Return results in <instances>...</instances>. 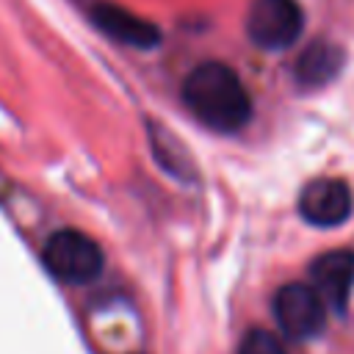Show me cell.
<instances>
[{"label":"cell","mask_w":354,"mask_h":354,"mask_svg":"<svg viewBox=\"0 0 354 354\" xmlns=\"http://www.w3.org/2000/svg\"><path fill=\"white\" fill-rule=\"evenodd\" d=\"M41 260L47 271L69 285H83L100 277L105 257L94 238L80 230H58L47 238L41 249Z\"/></svg>","instance_id":"7a4b0ae2"},{"label":"cell","mask_w":354,"mask_h":354,"mask_svg":"<svg viewBox=\"0 0 354 354\" xmlns=\"http://www.w3.org/2000/svg\"><path fill=\"white\" fill-rule=\"evenodd\" d=\"M238 354H288L282 340L277 335H271L268 329H249L241 337Z\"/></svg>","instance_id":"9c48e42d"},{"label":"cell","mask_w":354,"mask_h":354,"mask_svg":"<svg viewBox=\"0 0 354 354\" xmlns=\"http://www.w3.org/2000/svg\"><path fill=\"white\" fill-rule=\"evenodd\" d=\"M91 19L105 36H111L122 44H130V47L149 50L160 41V30L149 19L133 14L122 6H113V3H97L91 8Z\"/></svg>","instance_id":"52a82bcc"},{"label":"cell","mask_w":354,"mask_h":354,"mask_svg":"<svg viewBox=\"0 0 354 354\" xmlns=\"http://www.w3.org/2000/svg\"><path fill=\"white\" fill-rule=\"evenodd\" d=\"M183 102L202 124L218 133H232L252 116L246 86L235 69L218 61H205L188 72L183 83Z\"/></svg>","instance_id":"6da1fadb"},{"label":"cell","mask_w":354,"mask_h":354,"mask_svg":"<svg viewBox=\"0 0 354 354\" xmlns=\"http://www.w3.org/2000/svg\"><path fill=\"white\" fill-rule=\"evenodd\" d=\"M304 28V14L296 0H252L246 11V36L263 50L290 47Z\"/></svg>","instance_id":"277c9868"},{"label":"cell","mask_w":354,"mask_h":354,"mask_svg":"<svg viewBox=\"0 0 354 354\" xmlns=\"http://www.w3.org/2000/svg\"><path fill=\"white\" fill-rule=\"evenodd\" d=\"M310 285L326 301V307L343 313L354 288V252L332 249L310 263Z\"/></svg>","instance_id":"8992f818"},{"label":"cell","mask_w":354,"mask_h":354,"mask_svg":"<svg viewBox=\"0 0 354 354\" xmlns=\"http://www.w3.org/2000/svg\"><path fill=\"white\" fill-rule=\"evenodd\" d=\"M340 66H343V50L337 44H332V41L318 39V41H313L299 55L293 72H296V80L301 86L315 88V86H324V83L335 80L337 72H340Z\"/></svg>","instance_id":"ba28073f"},{"label":"cell","mask_w":354,"mask_h":354,"mask_svg":"<svg viewBox=\"0 0 354 354\" xmlns=\"http://www.w3.org/2000/svg\"><path fill=\"white\" fill-rule=\"evenodd\" d=\"M326 301L318 296L313 285L290 282L282 285L274 296V318L279 329L293 340H310L326 326Z\"/></svg>","instance_id":"3957f363"},{"label":"cell","mask_w":354,"mask_h":354,"mask_svg":"<svg viewBox=\"0 0 354 354\" xmlns=\"http://www.w3.org/2000/svg\"><path fill=\"white\" fill-rule=\"evenodd\" d=\"M351 188L335 177L307 183L299 196V213L313 227H337L351 216Z\"/></svg>","instance_id":"5b68a950"}]
</instances>
